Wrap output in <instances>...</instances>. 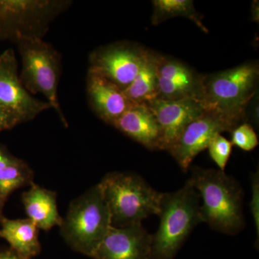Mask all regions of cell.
<instances>
[{
    "mask_svg": "<svg viewBox=\"0 0 259 259\" xmlns=\"http://www.w3.org/2000/svg\"><path fill=\"white\" fill-rule=\"evenodd\" d=\"M189 180L200 198L202 223L224 234L241 233L245 225L243 191L234 177L219 169L195 166Z\"/></svg>",
    "mask_w": 259,
    "mask_h": 259,
    "instance_id": "1",
    "label": "cell"
},
{
    "mask_svg": "<svg viewBox=\"0 0 259 259\" xmlns=\"http://www.w3.org/2000/svg\"><path fill=\"white\" fill-rule=\"evenodd\" d=\"M159 226L151 234V259H175L190 233L202 223L200 198L190 180L177 192L162 193Z\"/></svg>",
    "mask_w": 259,
    "mask_h": 259,
    "instance_id": "2",
    "label": "cell"
},
{
    "mask_svg": "<svg viewBox=\"0 0 259 259\" xmlns=\"http://www.w3.org/2000/svg\"><path fill=\"white\" fill-rule=\"evenodd\" d=\"M99 184L114 228L141 224L146 218L159 213L162 193L136 174L110 172Z\"/></svg>",
    "mask_w": 259,
    "mask_h": 259,
    "instance_id": "3",
    "label": "cell"
},
{
    "mask_svg": "<svg viewBox=\"0 0 259 259\" xmlns=\"http://www.w3.org/2000/svg\"><path fill=\"white\" fill-rule=\"evenodd\" d=\"M111 227L110 210L98 183L71 202L59 228L70 248L92 258Z\"/></svg>",
    "mask_w": 259,
    "mask_h": 259,
    "instance_id": "4",
    "label": "cell"
},
{
    "mask_svg": "<svg viewBox=\"0 0 259 259\" xmlns=\"http://www.w3.org/2000/svg\"><path fill=\"white\" fill-rule=\"evenodd\" d=\"M258 64L247 62L233 69L204 75L201 102L206 110L216 112L240 125L256 93Z\"/></svg>",
    "mask_w": 259,
    "mask_h": 259,
    "instance_id": "5",
    "label": "cell"
},
{
    "mask_svg": "<svg viewBox=\"0 0 259 259\" xmlns=\"http://www.w3.org/2000/svg\"><path fill=\"white\" fill-rule=\"evenodd\" d=\"M15 42L21 58L19 77L24 88L31 95L42 94L62 123L67 126L58 97L61 74L60 54L42 39L20 38Z\"/></svg>",
    "mask_w": 259,
    "mask_h": 259,
    "instance_id": "6",
    "label": "cell"
},
{
    "mask_svg": "<svg viewBox=\"0 0 259 259\" xmlns=\"http://www.w3.org/2000/svg\"><path fill=\"white\" fill-rule=\"evenodd\" d=\"M70 0H0V40L42 39Z\"/></svg>",
    "mask_w": 259,
    "mask_h": 259,
    "instance_id": "7",
    "label": "cell"
},
{
    "mask_svg": "<svg viewBox=\"0 0 259 259\" xmlns=\"http://www.w3.org/2000/svg\"><path fill=\"white\" fill-rule=\"evenodd\" d=\"M147 49L117 42L95 49L89 57L88 71L100 75L125 91L139 73Z\"/></svg>",
    "mask_w": 259,
    "mask_h": 259,
    "instance_id": "8",
    "label": "cell"
},
{
    "mask_svg": "<svg viewBox=\"0 0 259 259\" xmlns=\"http://www.w3.org/2000/svg\"><path fill=\"white\" fill-rule=\"evenodd\" d=\"M238 124L216 112L205 110L191 122L168 150L183 171H187L197 155L207 146L214 136L231 132Z\"/></svg>",
    "mask_w": 259,
    "mask_h": 259,
    "instance_id": "9",
    "label": "cell"
},
{
    "mask_svg": "<svg viewBox=\"0 0 259 259\" xmlns=\"http://www.w3.org/2000/svg\"><path fill=\"white\" fill-rule=\"evenodd\" d=\"M0 105L13 112L21 123L34 120L51 108L47 102L37 100L24 88L19 77L15 51L0 54Z\"/></svg>",
    "mask_w": 259,
    "mask_h": 259,
    "instance_id": "10",
    "label": "cell"
},
{
    "mask_svg": "<svg viewBox=\"0 0 259 259\" xmlns=\"http://www.w3.org/2000/svg\"><path fill=\"white\" fill-rule=\"evenodd\" d=\"M158 99L176 101L203 96L204 75L194 71L182 61L160 55L158 64Z\"/></svg>",
    "mask_w": 259,
    "mask_h": 259,
    "instance_id": "11",
    "label": "cell"
},
{
    "mask_svg": "<svg viewBox=\"0 0 259 259\" xmlns=\"http://www.w3.org/2000/svg\"><path fill=\"white\" fill-rule=\"evenodd\" d=\"M156 117L161 131L163 150L168 151L191 122L205 111L203 104L197 99L176 101L156 100L146 104Z\"/></svg>",
    "mask_w": 259,
    "mask_h": 259,
    "instance_id": "12",
    "label": "cell"
},
{
    "mask_svg": "<svg viewBox=\"0 0 259 259\" xmlns=\"http://www.w3.org/2000/svg\"><path fill=\"white\" fill-rule=\"evenodd\" d=\"M151 234L141 224L114 228L92 258L94 259H151Z\"/></svg>",
    "mask_w": 259,
    "mask_h": 259,
    "instance_id": "13",
    "label": "cell"
},
{
    "mask_svg": "<svg viewBox=\"0 0 259 259\" xmlns=\"http://www.w3.org/2000/svg\"><path fill=\"white\" fill-rule=\"evenodd\" d=\"M87 91L93 111L108 125H113L135 104L118 87L100 75L89 71Z\"/></svg>",
    "mask_w": 259,
    "mask_h": 259,
    "instance_id": "14",
    "label": "cell"
},
{
    "mask_svg": "<svg viewBox=\"0 0 259 259\" xmlns=\"http://www.w3.org/2000/svg\"><path fill=\"white\" fill-rule=\"evenodd\" d=\"M112 126L148 149L163 150L161 128L146 104H134Z\"/></svg>",
    "mask_w": 259,
    "mask_h": 259,
    "instance_id": "15",
    "label": "cell"
},
{
    "mask_svg": "<svg viewBox=\"0 0 259 259\" xmlns=\"http://www.w3.org/2000/svg\"><path fill=\"white\" fill-rule=\"evenodd\" d=\"M22 201L28 219L38 229L47 231L60 226L63 218L58 210L56 192L32 183L30 190L23 192Z\"/></svg>",
    "mask_w": 259,
    "mask_h": 259,
    "instance_id": "16",
    "label": "cell"
},
{
    "mask_svg": "<svg viewBox=\"0 0 259 259\" xmlns=\"http://www.w3.org/2000/svg\"><path fill=\"white\" fill-rule=\"evenodd\" d=\"M0 238L8 242L10 248L24 258L32 259L40 253L38 228L28 218H0Z\"/></svg>",
    "mask_w": 259,
    "mask_h": 259,
    "instance_id": "17",
    "label": "cell"
},
{
    "mask_svg": "<svg viewBox=\"0 0 259 259\" xmlns=\"http://www.w3.org/2000/svg\"><path fill=\"white\" fill-rule=\"evenodd\" d=\"M160 54L147 49L144 63L134 81L124 93L135 104H148L158 99V64Z\"/></svg>",
    "mask_w": 259,
    "mask_h": 259,
    "instance_id": "18",
    "label": "cell"
},
{
    "mask_svg": "<svg viewBox=\"0 0 259 259\" xmlns=\"http://www.w3.org/2000/svg\"><path fill=\"white\" fill-rule=\"evenodd\" d=\"M151 23L158 25L169 19L183 17L193 22L202 32L207 33L208 29L202 23V16L197 13L192 0H153Z\"/></svg>",
    "mask_w": 259,
    "mask_h": 259,
    "instance_id": "19",
    "label": "cell"
},
{
    "mask_svg": "<svg viewBox=\"0 0 259 259\" xmlns=\"http://www.w3.org/2000/svg\"><path fill=\"white\" fill-rule=\"evenodd\" d=\"M33 173L30 166L18 158L0 169V195L8 199L10 194L20 187L33 183Z\"/></svg>",
    "mask_w": 259,
    "mask_h": 259,
    "instance_id": "20",
    "label": "cell"
},
{
    "mask_svg": "<svg viewBox=\"0 0 259 259\" xmlns=\"http://www.w3.org/2000/svg\"><path fill=\"white\" fill-rule=\"evenodd\" d=\"M233 144L231 141L218 134L210 141L207 149L213 161L221 171H225L232 153Z\"/></svg>",
    "mask_w": 259,
    "mask_h": 259,
    "instance_id": "21",
    "label": "cell"
},
{
    "mask_svg": "<svg viewBox=\"0 0 259 259\" xmlns=\"http://www.w3.org/2000/svg\"><path fill=\"white\" fill-rule=\"evenodd\" d=\"M231 142L233 146L245 151H253L258 146V139L253 126L247 122H242L232 130Z\"/></svg>",
    "mask_w": 259,
    "mask_h": 259,
    "instance_id": "22",
    "label": "cell"
},
{
    "mask_svg": "<svg viewBox=\"0 0 259 259\" xmlns=\"http://www.w3.org/2000/svg\"><path fill=\"white\" fill-rule=\"evenodd\" d=\"M251 182V199L249 204L250 212L254 221L256 230L257 241L259 239V171L257 170L252 174L250 177Z\"/></svg>",
    "mask_w": 259,
    "mask_h": 259,
    "instance_id": "23",
    "label": "cell"
},
{
    "mask_svg": "<svg viewBox=\"0 0 259 259\" xmlns=\"http://www.w3.org/2000/svg\"><path fill=\"white\" fill-rule=\"evenodd\" d=\"M20 124L21 122L13 112L0 105V132L13 128Z\"/></svg>",
    "mask_w": 259,
    "mask_h": 259,
    "instance_id": "24",
    "label": "cell"
},
{
    "mask_svg": "<svg viewBox=\"0 0 259 259\" xmlns=\"http://www.w3.org/2000/svg\"><path fill=\"white\" fill-rule=\"evenodd\" d=\"M18 158L8 152L6 148L0 146V169L3 167L6 166L7 165L13 163Z\"/></svg>",
    "mask_w": 259,
    "mask_h": 259,
    "instance_id": "25",
    "label": "cell"
},
{
    "mask_svg": "<svg viewBox=\"0 0 259 259\" xmlns=\"http://www.w3.org/2000/svg\"><path fill=\"white\" fill-rule=\"evenodd\" d=\"M0 259H28L24 258L22 255H19L18 253L12 249H5L0 250Z\"/></svg>",
    "mask_w": 259,
    "mask_h": 259,
    "instance_id": "26",
    "label": "cell"
},
{
    "mask_svg": "<svg viewBox=\"0 0 259 259\" xmlns=\"http://www.w3.org/2000/svg\"><path fill=\"white\" fill-rule=\"evenodd\" d=\"M251 19L253 21L258 22V1H253L251 7Z\"/></svg>",
    "mask_w": 259,
    "mask_h": 259,
    "instance_id": "27",
    "label": "cell"
},
{
    "mask_svg": "<svg viewBox=\"0 0 259 259\" xmlns=\"http://www.w3.org/2000/svg\"><path fill=\"white\" fill-rule=\"evenodd\" d=\"M6 200L7 199L4 198V197H2V196L0 195V218L3 217V208H4V206Z\"/></svg>",
    "mask_w": 259,
    "mask_h": 259,
    "instance_id": "28",
    "label": "cell"
}]
</instances>
